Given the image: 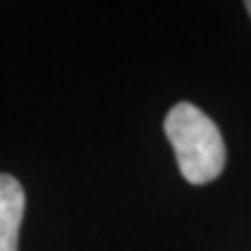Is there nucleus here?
<instances>
[{
	"mask_svg": "<svg viewBox=\"0 0 251 251\" xmlns=\"http://www.w3.org/2000/svg\"><path fill=\"white\" fill-rule=\"evenodd\" d=\"M165 135L170 140L181 177L188 184H209L226 168V144L221 130L202 109L191 102H177L165 117Z\"/></svg>",
	"mask_w": 251,
	"mask_h": 251,
	"instance_id": "obj_1",
	"label": "nucleus"
},
{
	"mask_svg": "<svg viewBox=\"0 0 251 251\" xmlns=\"http://www.w3.org/2000/svg\"><path fill=\"white\" fill-rule=\"evenodd\" d=\"M26 193L17 177L0 172V251H19Z\"/></svg>",
	"mask_w": 251,
	"mask_h": 251,
	"instance_id": "obj_2",
	"label": "nucleus"
},
{
	"mask_svg": "<svg viewBox=\"0 0 251 251\" xmlns=\"http://www.w3.org/2000/svg\"><path fill=\"white\" fill-rule=\"evenodd\" d=\"M244 7L249 9V17H251V0H249V2H247V5H244Z\"/></svg>",
	"mask_w": 251,
	"mask_h": 251,
	"instance_id": "obj_3",
	"label": "nucleus"
}]
</instances>
